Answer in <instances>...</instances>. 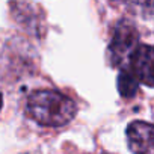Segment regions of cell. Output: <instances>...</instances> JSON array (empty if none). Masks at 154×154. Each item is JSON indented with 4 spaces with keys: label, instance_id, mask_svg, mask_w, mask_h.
<instances>
[{
    "label": "cell",
    "instance_id": "6da1fadb",
    "mask_svg": "<svg viewBox=\"0 0 154 154\" xmlns=\"http://www.w3.org/2000/svg\"><path fill=\"white\" fill-rule=\"evenodd\" d=\"M27 113L41 125L60 127L72 121L77 113L75 103L53 89H39L27 97Z\"/></svg>",
    "mask_w": 154,
    "mask_h": 154
},
{
    "label": "cell",
    "instance_id": "7a4b0ae2",
    "mask_svg": "<svg viewBox=\"0 0 154 154\" xmlns=\"http://www.w3.org/2000/svg\"><path fill=\"white\" fill-rule=\"evenodd\" d=\"M139 48V32L128 20H121L113 29V36L107 48V57L112 66L125 68L131 56Z\"/></svg>",
    "mask_w": 154,
    "mask_h": 154
},
{
    "label": "cell",
    "instance_id": "3957f363",
    "mask_svg": "<svg viewBox=\"0 0 154 154\" xmlns=\"http://www.w3.org/2000/svg\"><path fill=\"white\" fill-rule=\"evenodd\" d=\"M125 134L133 154H154V124L133 121Z\"/></svg>",
    "mask_w": 154,
    "mask_h": 154
},
{
    "label": "cell",
    "instance_id": "277c9868",
    "mask_svg": "<svg viewBox=\"0 0 154 154\" xmlns=\"http://www.w3.org/2000/svg\"><path fill=\"white\" fill-rule=\"evenodd\" d=\"M128 68L139 82L154 88V45H139L130 59Z\"/></svg>",
    "mask_w": 154,
    "mask_h": 154
},
{
    "label": "cell",
    "instance_id": "5b68a950",
    "mask_svg": "<svg viewBox=\"0 0 154 154\" xmlns=\"http://www.w3.org/2000/svg\"><path fill=\"white\" fill-rule=\"evenodd\" d=\"M118 92L121 94V97L124 98H133L137 94L139 89V79L133 74V71L130 68H122L121 72L118 74Z\"/></svg>",
    "mask_w": 154,
    "mask_h": 154
}]
</instances>
